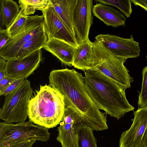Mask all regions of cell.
<instances>
[{
    "instance_id": "obj_16",
    "label": "cell",
    "mask_w": 147,
    "mask_h": 147,
    "mask_svg": "<svg viewBox=\"0 0 147 147\" xmlns=\"http://www.w3.org/2000/svg\"><path fill=\"white\" fill-rule=\"evenodd\" d=\"M75 125L61 121L57 127L58 134L56 140L62 147H78V137Z\"/></svg>"
},
{
    "instance_id": "obj_6",
    "label": "cell",
    "mask_w": 147,
    "mask_h": 147,
    "mask_svg": "<svg viewBox=\"0 0 147 147\" xmlns=\"http://www.w3.org/2000/svg\"><path fill=\"white\" fill-rule=\"evenodd\" d=\"M48 129L30 121L16 124L0 122V147L29 140L47 142L50 138Z\"/></svg>"
},
{
    "instance_id": "obj_35",
    "label": "cell",
    "mask_w": 147,
    "mask_h": 147,
    "mask_svg": "<svg viewBox=\"0 0 147 147\" xmlns=\"http://www.w3.org/2000/svg\"><path fill=\"white\" fill-rule=\"evenodd\" d=\"M146 60H147V55L146 56Z\"/></svg>"
},
{
    "instance_id": "obj_10",
    "label": "cell",
    "mask_w": 147,
    "mask_h": 147,
    "mask_svg": "<svg viewBox=\"0 0 147 147\" xmlns=\"http://www.w3.org/2000/svg\"><path fill=\"white\" fill-rule=\"evenodd\" d=\"M92 0H74L73 20L75 36L78 44L89 40L90 28L93 24Z\"/></svg>"
},
{
    "instance_id": "obj_1",
    "label": "cell",
    "mask_w": 147,
    "mask_h": 147,
    "mask_svg": "<svg viewBox=\"0 0 147 147\" xmlns=\"http://www.w3.org/2000/svg\"><path fill=\"white\" fill-rule=\"evenodd\" d=\"M49 85L63 97L65 107L79 116L78 124L96 131L108 129L106 113L92 100L86 89L84 77L74 69L53 70L49 76Z\"/></svg>"
},
{
    "instance_id": "obj_5",
    "label": "cell",
    "mask_w": 147,
    "mask_h": 147,
    "mask_svg": "<svg viewBox=\"0 0 147 147\" xmlns=\"http://www.w3.org/2000/svg\"><path fill=\"white\" fill-rule=\"evenodd\" d=\"M30 82L25 79L15 90L5 96L0 110V118L7 123L25 121L28 116L29 106L33 95Z\"/></svg>"
},
{
    "instance_id": "obj_33",
    "label": "cell",
    "mask_w": 147,
    "mask_h": 147,
    "mask_svg": "<svg viewBox=\"0 0 147 147\" xmlns=\"http://www.w3.org/2000/svg\"><path fill=\"white\" fill-rule=\"evenodd\" d=\"M6 76L5 69L0 71V80L4 78Z\"/></svg>"
},
{
    "instance_id": "obj_30",
    "label": "cell",
    "mask_w": 147,
    "mask_h": 147,
    "mask_svg": "<svg viewBox=\"0 0 147 147\" xmlns=\"http://www.w3.org/2000/svg\"><path fill=\"white\" fill-rule=\"evenodd\" d=\"M131 3L135 5H138L147 11V0H131Z\"/></svg>"
},
{
    "instance_id": "obj_4",
    "label": "cell",
    "mask_w": 147,
    "mask_h": 147,
    "mask_svg": "<svg viewBox=\"0 0 147 147\" xmlns=\"http://www.w3.org/2000/svg\"><path fill=\"white\" fill-rule=\"evenodd\" d=\"M92 46L93 68L101 72L122 89L130 88L134 80L124 65L127 60L115 56L95 40L92 42Z\"/></svg>"
},
{
    "instance_id": "obj_19",
    "label": "cell",
    "mask_w": 147,
    "mask_h": 147,
    "mask_svg": "<svg viewBox=\"0 0 147 147\" xmlns=\"http://www.w3.org/2000/svg\"><path fill=\"white\" fill-rule=\"evenodd\" d=\"M20 7L12 0H0V11L3 15L6 29L8 28L16 19L20 11Z\"/></svg>"
},
{
    "instance_id": "obj_3",
    "label": "cell",
    "mask_w": 147,
    "mask_h": 147,
    "mask_svg": "<svg viewBox=\"0 0 147 147\" xmlns=\"http://www.w3.org/2000/svg\"><path fill=\"white\" fill-rule=\"evenodd\" d=\"M65 108L63 96L50 85L40 86L30 101L28 117L34 124L48 129L59 124Z\"/></svg>"
},
{
    "instance_id": "obj_9",
    "label": "cell",
    "mask_w": 147,
    "mask_h": 147,
    "mask_svg": "<svg viewBox=\"0 0 147 147\" xmlns=\"http://www.w3.org/2000/svg\"><path fill=\"white\" fill-rule=\"evenodd\" d=\"M40 10L43 16L44 31L48 39L56 38L76 47L78 46L75 37L56 12L51 0L46 7Z\"/></svg>"
},
{
    "instance_id": "obj_31",
    "label": "cell",
    "mask_w": 147,
    "mask_h": 147,
    "mask_svg": "<svg viewBox=\"0 0 147 147\" xmlns=\"http://www.w3.org/2000/svg\"><path fill=\"white\" fill-rule=\"evenodd\" d=\"M141 144L144 147H147V128L143 137Z\"/></svg>"
},
{
    "instance_id": "obj_22",
    "label": "cell",
    "mask_w": 147,
    "mask_h": 147,
    "mask_svg": "<svg viewBox=\"0 0 147 147\" xmlns=\"http://www.w3.org/2000/svg\"><path fill=\"white\" fill-rule=\"evenodd\" d=\"M97 2L115 7L121 11L127 18L129 17L132 12L131 0H96Z\"/></svg>"
},
{
    "instance_id": "obj_34",
    "label": "cell",
    "mask_w": 147,
    "mask_h": 147,
    "mask_svg": "<svg viewBox=\"0 0 147 147\" xmlns=\"http://www.w3.org/2000/svg\"><path fill=\"white\" fill-rule=\"evenodd\" d=\"M136 147H144L142 144L139 145Z\"/></svg>"
},
{
    "instance_id": "obj_12",
    "label": "cell",
    "mask_w": 147,
    "mask_h": 147,
    "mask_svg": "<svg viewBox=\"0 0 147 147\" xmlns=\"http://www.w3.org/2000/svg\"><path fill=\"white\" fill-rule=\"evenodd\" d=\"M42 59L41 49L21 59L7 61L5 69L6 75L14 78L26 79L39 67Z\"/></svg>"
},
{
    "instance_id": "obj_2",
    "label": "cell",
    "mask_w": 147,
    "mask_h": 147,
    "mask_svg": "<svg viewBox=\"0 0 147 147\" xmlns=\"http://www.w3.org/2000/svg\"><path fill=\"white\" fill-rule=\"evenodd\" d=\"M84 72L87 91L100 109L118 120L134 111L126 98L125 90L96 69Z\"/></svg>"
},
{
    "instance_id": "obj_14",
    "label": "cell",
    "mask_w": 147,
    "mask_h": 147,
    "mask_svg": "<svg viewBox=\"0 0 147 147\" xmlns=\"http://www.w3.org/2000/svg\"><path fill=\"white\" fill-rule=\"evenodd\" d=\"M94 16L108 26L117 27L124 25L126 19L123 14L112 6L101 3L93 5Z\"/></svg>"
},
{
    "instance_id": "obj_23",
    "label": "cell",
    "mask_w": 147,
    "mask_h": 147,
    "mask_svg": "<svg viewBox=\"0 0 147 147\" xmlns=\"http://www.w3.org/2000/svg\"><path fill=\"white\" fill-rule=\"evenodd\" d=\"M28 16L25 15L21 9L16 20L7 28L11 38L17 35L26 24Z\"/></svg>"
},
{
    "instance_id": "obj_13",
    "label": "cell",
    "mask_w": 147,
    "mask_h": 147,
    "mask_svg": "<svg viewBox=\"0 0 147 147\" xmlns=\"http://www.w3.org/2000/svg\"><path fill=\"white\" fill-rule=\"evenodd\" d=\"M76 48L63 40L52 38L48 39L43 48L56 57L62 64L71 66Z\"/></svg>"
},
{
    "instance_id": "obj_17",
    "label": "cell",
    "mask_w": 147,
    "mask_h": 147,
    "mask_svg": "<svg viewBox=\"0 0 147 147\" xmlns=\"http://www.w3.org/2000/svg\"><path fill=\"white\" fill-rule=\"evenodd\" d=\"M74 0H51V1L57 13L75 36L73 20Z\"/></svg>"
},
{
    "instance_id": "obj_24",
    "label": "cell",
    "mask_w": 147,
    "mask_h": 147,
    "mask_svg": "<svg viewBox=\"0 0 147 147\" xmlns=\"http://www.w3.org/2000/svg\"><path fill=\"white\" fill-rule=\"evenodd\" d=\"M142 82L141 92L138 101V108L147 106V66L144 67L142 71Z\"/></svg>"
},
{
    "instance_id": "obj_21",
    "label": "cell",
    "mask_w": 147,
    "mask_h": 147,
    "mask_svg": "<svg viewBox=\"0 0 147 147\" xmlns=\"http://www.w3.org/2000/svg\"><path fill=\"white\" fill-rule=\"evenodd\" d=\"M50 0H19L20 7L24 14L27 16L34 14L36 10H40L46 7Z\"/></svg>"
},
{
    "instance_id": "obj_15",
    "label": "cell",
    "mask_w": 147,
    "mask_h": 147,
    "mask_svg": "<svg viewBox=\"0 0 147 147\" xmlns=\"http://www.w3.org/2000/svg\"><path fill=\"white\" fill-rule=\"evenodd\" d=\"M92 42L90 40L79 44L76 48L72 66L84 71L92 68Z\"/></svg>"
},
{
    "instance_id": "obj_27",
    "label": "cell",
    "mask_w": 147,
    "mask_h": 147,
    "mask_svg": "<svg viewBox=\"0 0 147 147\" xmlns=\"http://www.w3.org/2000/svg\"><path fill=\"white\" fill-rule=\"evenodd\" d=\"M11 38L7 29L0 30V50Z\"/></svg>"
},
{
    "instance_id": "obj_8",
    "label": "cell",
    "mask_w": 147,
    "mask_h": 147,
    "mask_svg": "<svg viewBox=\"0 0 147 147\" xmlns=\"http://www.w3.org/2000/svg\"><path fill=\"white\" fill-rule=\"evenodd\" d=\"M105 49L115 56L125 59L136 58L140 55L139 43L135 41L132 35L129 38L109 34H100L95 37Z\"/></svg>"
},
{
    "instance_id": "obj_18",
    "label": "cell",
    "mask_w": 147,
    "mask_h": 147,
    "mask_svg": "<svg viewBox=\"0 0 147 147\" xmlns=\"http://www.w3.org/2000/svg\"><path fill=\"white\" fill-rule=\"evenodd\" d=\"M48 40L44 30L24 43L20 49L17 59H21L33 52L43 48Z\"/></svg>"
},
{
    "instance_id": "obj_11",
    "label": "cell",
    "mask_w": 147,
    "mask_h": 147,
    "mask_svg": "<svg viewBox=\"0 0 147 147\" xmlns=\"http://www.w3.org/2000/svg\"><path fill=\"white\" fill-rule=\"evenodd\" d=\"M133 114L134 117L131 126L121 135L119 147H136L142 144L147 128V106L138 108Z\"/></svg>"
},
{
    "instance_id": "obj_20",
    "label": "cell",
    "mask_w": 147,
    "mask_h": 147,
    "mask_svg": "<svg viewBox=\"0 0 147 147\" xmlns=\"http://www.w3.org/2000/svg\"><path fill=\"white\" fill-rule=\"evenodd\" d=\"M75 126L78 137V147H97L93 129L81 124H76Z\"/></svg>"
},
{
    "instance_id": "obj_29",
    "label": "cell",
    "mask_w": 147,
    "mask_h": 147,
    "mask_svg": "<svg viewBox=\"0 0 147 147\" xmlns=\"http://www.w3.org/2000/svg\"><path fill=\"white\" fill-rule=\"evenodd\" d=\"M17 78H14L7 76L0 80V92L7 88Z\"/></svg>"
},
{
    "instance_id": "obj_26",
    "label": "cell",
    "mask_w": 147,
    "mask_h": 147,
    "mask_svg": "<svg viewBox=\"0 0 147 147\" xmlns=\"http://www.w3.org/2000/svg\"><path fill=\"white\" fill-rule=\"evenodd\" d=\"M24 80L23 78H17L7 88L0 92V95L5 96L13 92L20 86Z\"/></svg>"
},
{
    "instance_id": "obj_32",
    "label": "cell",
    "mask_w": 147,
    "mask_h": 147,
    "mask_svg": "<svg viewBox=\"0 0 147 147\" xmlns=\"http://www.w3.org/2000/svg\"><path fill=\"white\" fill-rule=\"evenodd\" d=\"M6 61L0 57V71L5 69L7 62Z\"/></svg>"
},
{
    "instance_id": "obj_7",
    "label": "cell",
    "mask_w": 147,
    "mask_h": 147,
    "mask_svg": "<svg viewBox=\"0 0 147 147\" xmlns=\"http://www.w3.org/2000/svg\"><path fill=\"white\" fill-rule=\"evenodd\" d=\"M44 30L42 15L28 16L25 26L17 35L11 38L0 50V57L7 61L17 59L18 53L23 45Z\"/></svg>"
},
{
    "instance_id": "obj_28",
    "label": "cell",
    "mask_w": 147,
    "mask_h": 147,
    "mask_svg": "<svg viewBox=\"0 0 147 147\" xmlns=\"http://www.w3.org/2000/svg\"><path fill=\"white\" fill-rule=\"evenodd\" d=\"M36 141L33 139L22 141L4 147H31Z\"/></svg>"
},
{
    "instance_id": "obj_25",
    "label": "cell",
    "mask_w": 147,
    "mask_h": 147,
    "mask_svg": "<svg viewBox=\"0 0 147 147\" xmlns=\"http://www.w3.org/2000/svg\"><path fill=\"white\" fill-rule=\"evenodd\" d=\"M79 119V115L73 110L65 107L62 121L65 123L77 124Z\"/></svg>"
}]
</instances>
